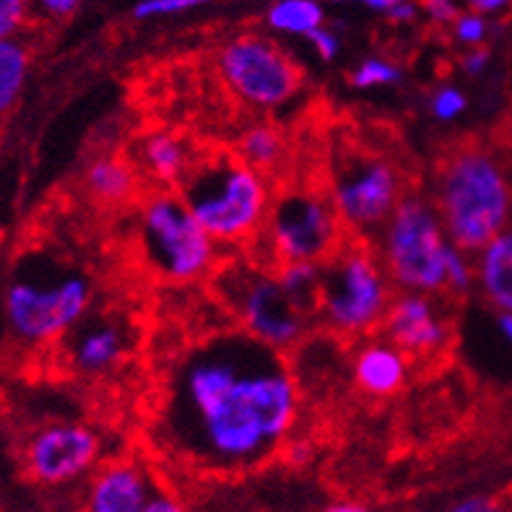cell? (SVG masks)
Returning a JSON list of instances; mask_svg holds the SVG:
<instances>
[{"instance_id":"obj_19","label":"cell","mask_w":512,"mask_h":512,"mask_svg":"<svg viewBox=\"0 0 512 512\" xmlns=\"http://www.w3.org/2000/svg\"><path fill=\"white\" fill-rule=\"evenodd\" d=\"M86 188L102 203H125L136 195L138 175L120 156H99L86 167Z\"/></svg>"},{"instance_id":"obj_7","label":"cell","mask_w":512,"mask_h":512,"mask_svg":"<svg viewBox=\"0 0 512 512\" xmlns=\"http://www.w3.org/2000/svg\"><path fill=\"white\" fill-rule=\"evenodd\" d=\"M216 286L242 331L273 349L289 351L305 341L315 320L289 297L273 266H232L216 273Z\"/></svg>"},{"instance_id":"obj_3","label":"cell","mask_w":512,"mask_h":512,"mask_svg":"<svg viewBox=\"0 0 512 512\" xmlns=\"http://www.w3.org/2000/svg\"><path fill=\"white\" fill-rule=\"evenodd\" d=\"M435 208L450 242L476 255L512 224V182L487 149H461L437 175Z\"/></svg>"},{"instance_id":"obj_28","label":"cell","mask_w":512,"mask_h":512,"mask_svg":"<svg viewBox=\"0 0 512 512\" xmlns=\"http://www.w3.org/2000/svg\"><path fill=\"white\" fill-rule=\"evenodd\" d=\"M84 0H32V8L37 16L47 21H63L78 11Z\"/></svg>"},{"instance_id":"obj_22","label":"cell","mask_w":512,"mask_h":512,"mask_svg":"<svg viewBox=\"0 0 512 512\" xmlns=\"http://www.w3.org/2000/svg\"><path fill=\"white\" fill-rule=\"evenodd\" d=\"M281 154H284L281 133L266 123L250 125L240 136V143H237V156L245 159L250 167L260 169V172H266L273 164H279Z\"/></svg>"},{"instance_id":"obj_30","label":"cell","mask_w":512,"mask_h":512,"mask_svg":"<svg viewBox=\"0 0 512 512\" xmlns=\"http://www.w3.org/2000/svg\"><path fill=\"white\" fill-rule=\"evenodd\" d=\"M422 8L429 19L437 24H453L461 16V8L455 0H422Z\"/></svg>"},{"instance_id":"obj_12","label":"cell","mask_w":512,"mask_h":512,"mask_svg":"<svg viewBox=\"0 0 512 512\" xmlns=\"http://www.w3.org/2000/svg\"><path fill=\"white\" fill-rule=\"evenodd\" d=\"M102 440L94 429L76 422L39 427L24 445L26 476L42 487H63L81 479L97 466Z\"/></svg>"},{"instance_id":"obj_16","label":"cell","mask_w":512,"mask_h":512,"mask_svg":"<svg viewBox=\"0 0 512 512\" xmlns=\"http://www.w3.org/2000/svg\"><path fill=\"white\" fill-rule=\"evenodd\" d=\"M354 383L372 398H388L406 385L409 377V354H403L390 341L367 344L351 364Z\"/></svg>"},{"instance_id":"obj_20","label":"cell","mask_w":512,"mask_h":512,"mask_svg":"<svg viewBox=\"0 0 512 512\" xmlns=\"http://www.w3.org/2000/svg\"><path fill=\"white\" fill-rule=\"evenodd\" d=\"M266 26L273 34L307 39L325 26V6L320 0H273L266 11Z\"/></svg>"},{"instance_id":"obj_5","label":"cell","mask_w":512,"mask_h":512,"mask_svg":"<svg viewBox=\"0 0 512 512\" xmlns=\"http://www.w3.org/2000/svg\"><path fill=\"white\" fill-rule=\"evenodd\" d=\"M383 260L367 245L346 242L320 263L318 318L338 336H362L383 325L393 294Z\"/></svg>"},{"instance_id":"obj_35","label":"cell","mask_w":512,"mask_h":512,"mask_svg":"<svg viewBox=\"0 0 512 512\" xmlns=\"http://www.w3.org/2000/svg\"><path fill=\"white\" fill-rule=\"evenodd\" d=\"M445 512H500L492 500H484V497H468V500L458 502L450 510Z\"/></svg>"},{"instance_id":"obj_26","label":"cell","mask_w":512,"mask_h":512,"mask_svg":"<svg viewBox=\"0 0 512 512\" xmlns=\"http://www.w3.org/2000/svg\"><path fill=\"white\" fill-rule=\"evenodd\" d=\"M453 34L461 45L471 47V50H474V47H484V42H487L489 37V19L476 11L461 13V16L453 21Z\"/></svg>"},{"instance_id":"obj_6","label":"cell","mask_w":512,"mask_h":512,"mask_svg":"<svg viewBox=\"0 0 512 512\" xmlns=\"http://www.w3.org/2000/svg\"><path fill=\"white\" fill-rule=\"evenodd\" d=\"M143 258L162 279L193 284L219 266V242L198 224L177 190H156L138 211Z\"/></svg>"},{"instance_id":"obj_2","label":"cell","mask_w":512,"mask_h":512,"mask_svg":"<svg viewBox=\"0 0 512 512\" xmlns=\"http://www.w3.org/2000/svg\"><path fill=\"white\" fill-rule=\"evenodd\" d=\"M177 193L219 245H242L263 234L273 203L266 175L227 151L195 156Z\"/></svg>"},{"instance_id":"obj_31","label":"cell","mask_w":512,"mask_h":512,"mask_svg":"<svg viewBox=\"0 0 512 512\" xmlns=\"http://www.w3.org/2000/svg\"><path fill=\"white\" fill-rule=\"evenodd\" d=\"M489 60H492V55H489L487 47H474V50H468V55L463 58V68H466V73H471V76H479V73L487 71Z\"/></svg>"},{"instance_id":"obj_29","label":"cell","mask_w":512,"mask_h":512,"mask_svg":"<svg viewBox=\"0 0 512 512\" xmlns=\"http://www.w3.org/2000/svg\"><path fill=\"white\" fill-rule=\"evenodd\" d=\"M307 42L312 45L315 55H318L320 60H325V63L336 60V55L341 52V39H338V34L333 32V29H328V26H320L318 32H312L310 37H307Z\"/></svg>"},{"instance_id":"obj_27","label":"cell","mask_w":512,"mask_h":512,"mask_svg":"<svg viewBox=\"0 0 512 512\" xmlns=\"http://www.w3.org/2000/svg\"><path fill=\"white\" fill-rule=\"evenodd\" d=\"M468 99L458 86H442V89L435 91L432 97V115L442 123H450V120H458V117L466 112Z\"/></svg>"},{"instance_id":"obj_21","label":"cell","mask_w":512,"mask_h":512,"mask_svg":"<svg viewBox=\"0 0 512 512\" xmlns=\"http://www.w3.org/2000/svg\"><path fill=\"white\" fill-rule=\"evenodd\" d=\"M29 71H32V52L21 42V37L0 39V115L13 110V104L21 99Z\"/></svg>"},{"instance_id":"obj_4","label":"cell","mask_w":512,"mask_h":512,"mask_svg":"<svg viewBox=\"0 0 512 512\" xmlns=\"http://www.w3.org/2000/svg\"><path fill=\"white\" fill-rule=\"evenodd\" d=\"M453 247L435 203L416 193L403 195L380 232V260L401 292H445Z\"/></svg>"},{"instance_id":"obj_24","label":"cell","mask_w":512,"mask_h":512,"mask_svg":"<svg viewBox=\"0 0 512 512\" xmlns=\"http://www.w3.org/2000/svg\"><path fill=\"white\" fill-rule=\"evenodd\" d=\"M214 0H138L133 6V19L151 21L167 19V16H180V13L198 11L203 6H211Z\"/></svg>"},{"instance_id":"obj_18","label":"cell","mask_w":512,"mask_h":512,"mask_svg":"<svg viewBox=\"0 0 512 512\" xmlns=\"http://www.w3.org/2000/svg\"><path fill=\"white\" fill-rule=\"evenodd\" d=\"M141 164L162 190H177L193 167V154L175 133L156 130L141 143Z\"/></svg>"},{"instance_id":"obj_14","label":"cell","mask_w":512,"mask_h":512,"mask_svg":"<svg viewBox=\"0 0 512 512\" xmlns=\"http://www.w3.org/2000/svg\"><path fill=\"white\" fill-rule=\"evenodd\" d=\"M154 494L149 471L136 461L104 463L89 479L84 512H141Z\"/></svg>"},{"instance_id":"obj_23","label":"cell","mask_w":512,"mask_h":512,"mask_svg":"<svg viewBox=\"0 0 512 512\" xmlns=\"http://www.w3.org/2000/svg\"><path fill=\"white\" fill-rule=\"evenodd\" d=\"M401 81V68L385 58H367L354 68L351 84L357 89H383V86H396Z\"/></svg>"},{"instance_id":"obj_36","label":"cell","mask_w":512,"mask_h":512,"mask_svg":"<svg viewBox=\"0 0 512 512\" xmlns=\"http://www.w3.org/2000/svg\"><path fill=\"white\" fill-rule=\"evenodd\" d=\"M416 13H419V3H414V0H403V3H398V6L388 13V19L403 24V21H414Z\"/></svg>"},{"instance_id":"obj_11","label":"cell","mask_w":512,"mask_h":512,"mask_svg":"<svg viewBox=\"0 0 512 512\" xmlns=\"http://www.w3.org/2000/svg\"><path fill=\"white\" fill-rule=\"evenodd\" d=\"M403 195L406 193L396 164L388 162L385 156L354 151L338 159L331 201L349 232L359 237L383 232Z\"/></svg>"},{"instance_id":"obj_9","label":"cell","mask_w":512,"mask_h":512,"mask_svg":"<svg viewBox=\"0 0 512 512\" xmlns=\"http://www.w3.org/2000/svg\"><path fill=\"white\" fill-rule=\"evenodd\" d=\"M263 234L271 247L273 268L284 263H323L341 245L344 224L331 193L294 188L273 198Z\"/></svg>"},{"instance_id":"obj_32","label":"cell","mask_w":512,"mask_h":512,"mask_svg":"<svg viewBox=\"0 0 512 512\" xmlns=\"http://www.w3.org/2000/svg\"><path fill=\"white\" fill-rule=\"evenodd\" d=\"M468 11H476L481 16H497V13H505L512 8V0H466Z\"/></svg>"},{"instance_id":"obj_10","label":"cell","mask_w":512,"mask_h":512,"mask_svg":"<svg viewBox=\"0 0 512 512\" xmlns=\"http://www.w3.org/2000/svg\"><path fill=\"white\" fill-rule=\"evenodd\" d=\"M219 73L234 97L258 110H279L302 89L292 55L260 34H237L219 50Z\"/></svg>"},{"instance_id":"obj_15","label":"cell","mask_w":512,"mask_h":512,"mask_svg":"<svg viewBox=\"0 0 512 512\" xmlns=\"http://www.w3.org/2000/svg\"><path fill=\"white\" fill-rule=\"evenodd\" d=\"M68 336V362L81 375H104L115 370L130 346L125 325L115 320H89L76 325Z\"/></svg>"},{"instance_id":"obj_8","label":"cell","mask_w":512,"mask_h":512,"mask_svg":"<svg viewBox=\"0 0 512 512\" xmlns=\"http://www.w3.org/2000/svg\"><path fill=\"white\" fill-rule=\"evenodd\" d=\"M91 281L84 273H42L13 279L3 297L6 323L24 344H52L84 323Z\"/></svg>"},{"instance_id":"obj_1","label":"cell","mask_w":512,"mask_h":512,"mask_svg":"<svg viewBox=\"0 0 512 512\" xmlns=\"http://www.w3.org/2000/svg\"><path fill=\"white\" fill-rule=\"evenodd\" d=\"M299 416V380L286 351L224 331L175 362L159 409V437L177 458L208 471L268 461Z\"/></svg>"},{"instance_id":"obj_34","label":"cell","mask_w":512,"mask_h":512,"mask_svg":"<svg viewBox=\"0 0 512 512\" xmlns=\"http://www.w3.org/2000/svg\"><path fill=\"white\" fill-rule=\"evenodd\" d=\"M331 3H338V6H362L367 8V11L385 13V16H388V13L393 11L398 3H403V0H331Z\"/></svg>"},{"instance_id":"obj_38","label":"cell","mask_w":512,"mask_h":512,"mask_svg":"<svg viewBox=\"0 0 512 512\" xmlns=\"http://www.w3.org/2000/svg\"><path fill=\"white\" fill-rule=\"evenodd\" d=\"M320 512H367L362 505H354V502H338V505H331L325 507V510Z\"/></svg>"},{"instance_id":"obj_37","label":"cell","mask_w":512,"mask_h":512,"mask_svg":"<svg viewBox=\"0 0 512 512\" xmlns=\"http://www.w3.org/2000/svg\"><path fill=\"white\" fill-rule=\"evenodd\" d=\"M497 328H500L502 338H505L507 344L512 346V315L510 312H500V318H497Z\"/></svg>"},{"instance_id":"obj_17","label":"cell","mask_w":512,"mask_h":512,"mask_svg":"<svg viewBox=\"0 0 512 512\" xmlns=\"http://www.w3.org/2000/svg\"><path fill=\"white\" fill-rule=\"evenodd\" d=\"M476 286L497 312L512 315V224L476 253Z\"/></svg>"},{"instance_id":"obj_13","label":"cell","mask_w":512,"mask_h":512,"mask_svg":"<svg viewBox=\"0 0 512 512\" xmlns=\"http://www.w3.org/2000/svg\"><path fill=\"white\" fill-rule=\"evenodd\" d=\"M383 331L385 341L411 357H429L448 344V323L432 294H396L385 312Z\"/></svg>"},{"instance_id":"obj_33","label":"cell","mask_w":512,"mask_h":512,"mask_svg":"<svg viewBox=\"0 0 512 512\" xmlns=\"http://www.w3.org/2000/svg\"><path fill=\"white\" fill-rule=\"evenodd\" d=\"M141 512H190V510L182 505L180 500L169 497V494H154L149 505L143 507Z\"/></svg>"},{"instance_id":"obj_25","label":"cell","mask_w":512,"mask_h":512,"mask_svg":"<svg viewBox=\"0 0 512 512\" xmlns=\"http://www.w3.org/2000/svg\"><path fill=\"white\" fill-rule=\"evenodd\" d=\"M32 13V0H0V39L19 37Z\"/></svg>"}]
</instances>
